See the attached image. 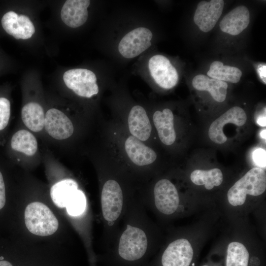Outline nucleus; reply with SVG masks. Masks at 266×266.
Returning <instances> with one entry per match:
<instances>
[{"mask_svg":"<svg viewBox=\"0 0 266 266\" xmlns=\"http://www.w3.org/2000/svg\"><path fill=\"white\" fill-rule=\"evenodd\" d=\"M63 80L67 87L80 97L90 98L99 92L97 77L90 70L69 69L64 73Z\"/></svg>","mask_w":266,"mask_h":266,"instance_id":"20e7f679","label":"nucleus"},{"mask_svg":"<svg viewBox=\"0 0 266 266\" xmlns=\"http://www.w3.org/2000/svg\"><path fill=\"white\" fill-rule=\"evenodd\" d=\"M247 118L245 111L240 107H231L211 123L208 130L209 137L216 144L224 143L227 140L223 131L224 126L227 124L242 126L245 124Z\"/></svg>","mask_w":266,"mask_h":266,"instance_id":"6e6552de","label":"nucleus"},{"mask_svg":"<svg viewBox=\"0 0 266 266\" xmlns=\"http://www.w3.org/2000/svg\"><path fill=\"white\" fill-rule=\"evenodd\" d=\"M257 71L258 75L263 81V82L266 84V65L265 64H260L257 66Z\"/></svg>","mask_w":266,"mask_h":266,"instance_id":"c756f323","label":"nucleus"},{"mask_svg":"<svg viewBox=\"0 0 266 266\" xmlns=\"http://www.w3.org/2000/svg\"><path fill=\"white\" fill-rule=\"evenodd\" d=\"M192 182L197 185H204L207 190L220 186L223 182V175L218 168L209 170L196 169L191 174Z\"/></svg>","mask_w":266,"mask_h":266,"instance_id":"b1692460","label":"nucleus"},{"mask_svg":"<svg viewBox=\"0 0 266 266\" xmlns=\"http://www.w3.org/2000/svg\"><path fill=\"white\" fill-rule=\"evenodd\" d=\"M128 125L131 134L139 140L145 141L150 137L151 125L142 106L135 105L131 109L128 117Z\"/></svg>","mask_w":266,"mask_h":266,"instance_id":"f3484780","label":"nucleus"},{"mask_svg":"<svg viewBox=\"0 0 266 266\" xmlns=\"http://www.w3.org/2000/svg\"><path fill=\"white\" fill-rule=\"evenodd\" d=\"M155 205L163 214L170 215L177 209L179 197L175 186L167 179H161L154 189Z\"/></svg>","mask_w":266,"mask_h":266,"instance_id":"9d476101","label":"nucleus"},{"mask_svg":"<svg viewBox=\"0 0 266 266\" xmlns=\"http://www.w3.org/2000/svg\"><path fill=\"white\" fill-rule=\"evenodd\" d=\"M192 86L194 89L200 91H207L213 99L218 102L225 100L227 94L228 84L227 82L199 74L192 79Z\"/></svg>","mask_w":266,"mask_h":266,"instance_id":"a211bd4d","label":"nucleus"},{"mask_svg":"<svg viewBox=\"0 0 266 266\" xmlns=\"http://www.w3.org/2000/svg\"><path fill=\"white\" fill-rule=\"evenodd\" d=\"M250 23V12L245 5L237 6L229 11L219 23L222 32L231 35L241 33Z\"/></svg>","mask_w":266,"mask_h":266,"instance_id":"4468645a","label":"nucleus"},{"mask_svg":"<svg viewBox=\"0 0 266 266\" xmlns=\"http://www.w3.org/2000/svg\"><path fill=\"white\" fill-rule=\"evenodd\" d=\"M242 75V72L239 68L224 65L219 61L212 62L207 72V75L210 78L232 83H238Z\"/></svg>","mask_w":266,"mask_h":266,"instance_id":"412c9836","label":"nucleus"},{"mask_svg":"<svg viewBox=\"0 0 266 266\" xmlns=\"http://www.w3.org/2000/svg\"><path fill=\"white\" fill-rule=\"evenodd\" d=\"M25 222L30 232L39 236L51 235L59 227L58 221L50 209L37 201L32 202L26 207Z\"/></svg>","mask_w":266,"mask_h":266,"instance_id":"f03ea898","label":"nucleus"},{"mask_svg":"<svg viewBox=\"0 0 266 266\" xmlns=\"http://www.w3.org/2000/svg\"><path fill=\"white\" fill-rule=\"evenodd\" d=\"M148 67L151 76L161 87L169 89L177 84V71L165 56L157 54L152 56L149 60Z\"/></svg>","mask_w":266,"mask_h":266,"instance_id":"0eeeda50","label":"nucleus"},{"mask_svg":"<svg viewBox=\"0 0 266 266\" xmlns=\"http://www.w3.org/2000/svg\"><path fill=\"white\" fill-rule=\"evenodd\" d=\"M0 266H12V265L7 261H0Z\"/></svg>","mask_w":266,"mask_h":266,"instance_id":"2f4dec72","label":"nucleus"},{"mask_svg":"<svg viewBox=\"0 0 266 266\" xmlns=\"http://www.w3.org/2000/svg\"><path fill=\"white\" fill-rule=\"evenodd\" d=\"M257 123L261 126H266V114L264 115L260 116L257 120Z\"/></svg>","mask_w":266,"mask_h":266,"instance_id":"7c9ffc66","label":"nucleus"},{"mask_svg":"<svg viewBox=\"0 0 266 266\" xmlns=\"http://www.w3.org/2000/svg\"><path fill=\"white\" fill-rule=\"evenodd\" d=\"M44 126L47 133L58 140L68 138L74 131L71 120L64 113L56 108H51L46 112Z\"/></svg>","mask_w":266,"mask_h":266,"instance_id":"f8f14e48","label":"nucleus"},{"mask_svg":"<svg viewBox=\"0 0 266 266\" xmlns=\"http://www.w3.org/2000/svg\"><path fill=\"white\" fill-rule=\"evenodd\" d=\"M1 25L7 33L17 39H29L35 32L34 25L28 16L19 15L13 11L4 14Z\"/></svg>","mask_w":266,"mask_h":266,"instance_id":"ddd939ff","label":"nucleus"},{"mask_svg":"<svg viewBox=\"0 0 266 266\" xmlns=\"http://www.w3.org/2000/svg\"><path fill=\"white\" fill-rule=\"evenodd\" d=\"M266 129L263 130L261 132V133H260L261 137L263 138V139H265V140H266Z\"/></svg>","mask_w":266,"mask_h":266,"instance_id":"473e14b6","label":"nucleus"},{"mask_svg":"<svg viewBox=\"0 0 266 266\" xmlns=\"http://www.w3.org/2000/svg\"><path fill=\"white\" fill-rule=\"evenodd\" d=\"M266 189V173L260 167L249 170L229 190L228 200L233 206L244 203L246 195L258 196L263 194Z\"/></svg>","mask_w":266,"mask_h":266,"instance_id":"f257e3e1","label":"nucleus"},{"mask_svg":"<svg viewBox=\"0 0 266 266\" xmlns=\"http://www.w3.org/2000/svg\"><path fill=\"white\" fill-rule=\"evenodd\" d=\"M193 250L188 240L180 238L170 243L162 257L163 266H189L193 257Z\"/></svg>","mask_w":266,"mask_h":266,"instance_id":"9b49d317","label":"nucleus"},{"mask_svg":"<svg viewBox=\"0 0 266 266\" xmlns=\"http://www.w3.org/2000/svg\"><path fill=\"white\" fill-rule=\"evenodd\" d=\"M89 0H67L64 4L61 12L62 21L67 26L76 28L83 25L88 19L87 8Z\"/></svg>","mask_w":266,"mask_h":266,"instance_id":"2eb2a0df","label":"nucleus"},{"mask_svg":"<svg viewBox=\"0 0 266 266\" xmlns=\"http://www.w3.org/2000/svg\"></svg>","mask_w":266,"mask_h":266,"instance_id":"72a5a7b5","label":"nucleus"},{"mask_svg":"<svg viewBox=\"0 0 266 266\" xmlns=\"http://www.w3.org/2000/svg\"><path fill=\"white\" fill-rule=\"evenodd\" d=\"M125 148L131 160L139 166L152 164L157 158V155L153 149L133 135L126 139Z\"/></svg>","mask_w":266,"mask_h":266,"instance_id":"dca6fc26","label":"nucleus"},{"mask_svg":"<svg viewBox=\"0 0 266 266\" xmlns=\"http://www.w3.org/2000/svg\"><path fill=\"white\" fill-rule=\"evenodd\" d=\"M153 37L151 31L146 28L139 27L127 33L118 45L120 53L125 58H134L147 49Z\"/></svg>","mask_w":266,"mask_h":266,"instance_id":"39448f33","label":"nucleus"},{"mask_svg":"<svg viewBox=\"0 0 266 266\" xmlns=\"http://www.w3.org/2000/svg\"><path fill=\"white\" fill-rule=\"evenodd\" d=\"M253 159L259 167H266V151L262 148H258L253 153Z\"/></svg>","mask_w":266,"mask_h":266,"instance_id":"cd10ccee","label":"nucleus"},{"mask_svg":"<svg viewBox=\"0 0 266 266\" xmlns=\"http://www.w3.org/2000/svg\"><path fill=\"white\" fill-rule=\"evenodd\" d=\"M248 262L249 253L243 244L232 242L229 244L226 266H248Z\"/></svg>","mask_w":266,"mask_h":266,"instance_id":"393cba45","label":"nucleus"},{"mask_svg":"<svg viewBox=\"0 0 266 266\" xmlns=\"http://www.w3.org/2000/svg\"><path fill=\"white\" fill-rule=\"evenodd\" d=\"M5 187L2 174L0 171V210L5 203Z\"/></svg>","mask_w":266,"mask_h":266,"instance_id":"c85d7f7f","label":"nucleus"},{"mask_svg":"<svg viewBox=\"0 0 266 266\" xmlns=\"http://www.w3.org/2000/svg\"><path fill=\"white\" fill-rule=\"evenodd\" d=\"M11 148L28 156H33L37 150V142L35 136L26 130L16 132L10 140Z\"/></svg>","mask_w":266,"mask_h":266,"instance_id":"5701e85b","label":"nucleus"},{"mask_svg":"<svg viewBox=\"0 0 266 266\" xmlns=\"http://www.w3.org/2000/svg\"><path fill=\"white\" fill-rule=\"evenodd\" d=\"M224 6L223 0H201L198 4L193 20L199 29L207 33L213 29L220 19Z\"/></svg>","mask_w":266,"mask_h":266,"instance_id":"1a4fd4ad","label":"nucleus"},{"mask_svg":"<svg viewBox=\"0 0 266 266\" xmlns=\"http://www.w3.org/2000/svg\"><path fill=\"white\" fill-rule=\"evenodd\" d=\"M86 206V197L82 191L77 189L68 200L66 208L69 215L77 216L84 212Z\"/></svg>","mask_w":266,"mask_h":266,"instance_id":"a878e982","label":"nucleus"},{"mask_svg":"<svg viewBox=\"0 0 266 266\" xmlns=\"http://www.w3.org/2000/svg\"><path fill=\"white\" fill-rule=\"evenodd\" d=\"M123 193L118 183L109 180L104 184L101 195L103 216L108 222H113L120 216L123 207Z\"/></svg>","mask_w":266,"mask_h":266,"instance_id":"423d86ee","label":"nucleus"},{"mask_svg":"<svg viewBox=\"0 0 266 266\" xmlns=\"http://www.w3.org/2000/svg\"><path fill=\"white\" fill-rule=\"evenodd\" d=\"M21 117L26 126L33 132H40L44 126L43 109L36 102H31L25 104L21 110Z\"/></svg>","mask_w":266,"mask_h":266,"instance_id":"aec40b11","label":"nucleus"},{"mask_svg":"<svg viewBox=\"0 0 266 266\" xmlns=\"http://www.w3.org/2000/svg\"><path fill=\"white\" fill-rule=\"evenodd\" d=\"M10 116V102L4 97L0 98V131L7 126Z\"/></svg>","mask_w":266,"mask_h":266,"instance_id":"bb28decb","label":"nucleus"},{"mask_svg":"<svg viewBox=\"0 0 266 266\" xmlns=\"http://www.w3.org/2000/svg\"><path fill=\"white\" fill-rule=\"evenodd\" d=\"M147 245L145 232L138 228L128 225L120 238L119 254L127 261L137 260L144 255Z\"/></svg>","mask_w":266,"mask_h":266,"instance_id":"7ed1b4c3","label":"nucleus"},{"mask_svg":"<svg viewBox=\"0 0 266 266\" xmlns=\"http://www.w3.org/2000/svg\"><path fill=\"white\" fill-rule=\"evenodd\" d=\"M78 189V184L73 180L66 179L53 185L50 190V196L56 205L66 207L72 195Z\"/></svg>","mask_w":266,"mask_h":266,"instance_id":"4be33fe9","label":"nucleus"},{"mask_svg":"<svg viewBox=\"0 0 266 266\" xmlns=\"http://www.w3.org/2000/svg\"><path fill=\"white\" fill-rule=\"evenodd\" d=\"M153 122L161 141L166 145L172 144L176 139L174 117L171 110L165 108L156 111L153 114Z\"/></svg>","mask_w":266,"mask_h":266,"instance_id":"6ab92c4d","label":"nucleus"}]
</instances>
